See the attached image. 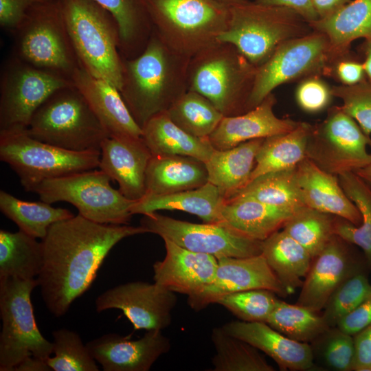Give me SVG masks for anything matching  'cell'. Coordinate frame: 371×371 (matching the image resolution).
<instances>
[{
	"instance_id": "6da1fadb",
	"label": "cell",
	"mask_w": 371,
	"mask_h": 371,
	"mask_svg": "<svg viewBox=\"0 0 371 371\" xmlns=\"http://www.w3.org/2000/svg\"><path fill=\"white\" fill-rule=\"evenodd\" d=\"M144 233L141 225L99 223L79 214L52 224L41 240L43 264L36 278L48 311L64 315L91 286L111 249L124 238Z\"/></svg>"
},
{
	"instance_id": "7a4b0ae2",
	"label": "cell",
	"mask_w": 371,
	"mask_h": 371,
	"mask_svg": "<svg viewBox=\"0 0 371 371\" xmlns=\"http://www.w3.org/2000/svg\"><path fill=\"white\" fill-rule=\"evenodd\" d=\"M190 60L170 49L153 30L141 54L123 58L120 92L141 128L188 90Z\"/></svg>"
},
{
	"instance_id": "3957f363",
	"label": "cell",
	"mask_w": 371,
	"mask_h": 371,
	"mask_svg": "<svg viewBox=\"0 0 371 371\" xmlns=\"http://www.w3.org/2000/svg\"><path fill=\"white\" fill-rule=\"evenodd\" d=\"M80 66L119 91L123 58L113 16L93 0H57Z\"/></svg>"
},
{
	"instance_id": "277c9868",
	"label": "cell",
	"mask_w": 371,
	"mask_h": 371,
	"mask_svg": "<svg viewBox=\"0 0 371 371\" xmlns=\"http://www.w3.org/2000/svg\"><path fill=\"white\" fill-rule=\"evenodd\" d=\"M257 67L233 45L218 42L190 58L188 89L205 97L223 115L248 111Z\"/></svg>"
},
{
	"instance_id": "5b68a950",
	"label": "cell",
	"mask_w": 371,
	"mask_h": 371,
	"mask_svg": "<svg viewBox=\"0 0 371 371\" xmlns=\"http://www.w3.org/2000/svg\"><path fill=\"white\" fill-rule=\"evenodd\" d=\"M153 30L177 54L190 59L218 43L229 6L216 0H145Z\"/></svg>"
},
{
	"instance_id": "8992f818",
	"label": "cell",
	"mask_w": 371,
	"mask_h": 371,
	"mask_svg": "<svg viewBox=\"0 0 371 371\" xmlns=\"http://www.w3.org/2000/svg\"><path fill=\"white\" fill-rule=\"evenodd\" d=\"M227 29L218 41L235 46L255 67L263 64L284 42L313 31L293 10L249 0L229 6Z\"/></svg>"
},
{
	"instance_id": "52a82bcc",
	"label": "cell",
	"mask_w": 371,
	"mask_h": 371,
	"mask_svg": "<svg viewBox=\"0 0 371 371\" xmlns=\"http://www.w3.org/2000/svg\"><path fill=\"white\" fill-rule=\"evenodd\" d=\"M27 132L40 141L77 152L100 151L109 136L75 85L49 95L33 114Z\"/></svg>"
},
{
	"instance_id": "ba28073f",
	"label": "cell",
	"mask_w": 371,
	"mask_h": 371,
	"mask_svg": "<svg viewBox=\"0 0 371 371\" xmlns=\"http://www.w3.org/2000/svg\"><path fill=\"white\" fill-rule=\"evenodd\" d=\"M11 34L12 55L30 65L70 79L80 67L57 0L34 6Z\"/></svg>"
},
{
	"instance_id": "9c48e42d",
	"label": "cell",
	"mask_w": 371,
	"mask_h": 371,
	"mask_svg": "<svg viewBox=\"0 0 371 371\" xmlns=\"http://www.w3.org/2000/svg\"><path fill=\"white\" fill-rule=\"evenodd\" d=\"M100 155V151L60 148L32 137L27 129L0 132V159L27 192L45 180L98 168Z\"/></svg>"
},
{
	"instance_id": "30bf717a",
	"label": "cell",
	"mask_w": 371,
	"mask_h": 371,
	"mask_svg": "<svg viewBox=\"0 0 371 371\" xmlns=\"http://www.w3.org/2000/svg\"><path fill=\"white\" fill-rule=\"evenodd\" d=\"M36 279L0 280V370L13 371L30 357L46 361L53 353V343L41 333L31 301Z\"/></svg>"
},
{
	"instance_id": "8fae6325",
	"label": "cell",
	"mask_w": 371,
	"mask_h": 371,
	"mask_svg": "<svg viewBox=\"0 0 371 371\" xmlns=\"http://www.w3.org/2000/svg\"><path fill=\"white\" fill-rule=\"evenodd\" d=\"M111 179L97 168L47 179L34 186L41 201L48 203L67 202L78 214L92 221L103 224L128 225L131 207L136 201L125 197L113 188Z\"/></svg>"
},
{
	"instance_id": "7c38bea8",
	"label": "cell",
	"mask_w": 371,
	"mask_h": 371,
	"mask_svg": "<svg viewBox=\"0 0 371 371\" xmlns=\"http://www.w3.org/2000/svg\"><path fill=\"white\" fill-rule=\"evenodd\" d=\"M337 56L327 36L318 31L284 42L257 67L248 111L284 83L312 75H324L330 63Z\"/></svg>"
},
{
	"instance_id": "4fadbf2b",
	"label": "cell",
	"mask_w": 371,
	"mask_h": 371,
	"mask_svg": "<svg viewBox=\"0 0 371 371\" xmlns=\"http://www.w3.org/2000/svg\"><path fill=\"white\" fill-rule=\"evenodd\" d=\"M371 137L341 106L328 109L326 118L312 125L306 157L322 170L338 176L371 162Z\"/></svg>"
},
{
	"instance_id": "5bb4252c",
	"label": "cell",
	"mask_w": 371,
	"mask_h": 371,
	"mask_svg": "<svg viewBox=\"0 0 371 371\" xmlns=\"http://www.w3.org/2000/svg\"><path fill=\"white\" fill-rule=\"evenodd\" d=\"M73 80L36 67L12 54L0 78V132L27 129L36 110L54 92Z\"/></svg>"
},
{
	"instance_id": "9a60e30c",
	"label": "cell",
	"mask_w": 371,
	"mask_h": 371,
	"mask_svg": "<svg viewBox=\"0 0 371 371\" xmlns=\"http://www.w3.org/2000/svg\"><path fill=\"white\" fill-rule=\"evenodd\" d=\"M140 225L183 248L217 259L262 254V241L248 238L223 222L193 223L155 212L144 215Z\"/></svg>"
},
{
	"instance_id": "2e32d148",
	"label": "cell",
	"mask_w": 371,
	"mask_h": 371,
	"mask_svg": "<svg viewBox=\"0 0 371 371\" xmlns=\"http://www.w3.org/2000/svg\"><path fill=\"white\" fill-rule=\"evenodd\" d=\"M250 289H267L284 297L289 295L260 254L218 258L213 280L188 295V304L192 309L201 311L226 295Z\"/></svg>"
},
{
	"instance_id": "e0dca14e",
	"label": "cell",
	"mask_w": 371,
	"mask_h": 371,
	"mask_svg": "<svg viewBox=\"0 0 371 371\" xmlns=\"http://www.w3.org/2000/svg\"><path fill=\"white\" fill-rule=\"evenodd\" d=\"M175 293L156 284L131 282L111 288L95 300L98 312L117 308L135 330H163L170 326L177 304Z\"/></svg>"
},
{
	"instance_id": "ac0fdd59",
	"label": "cell",
	"mask_w": 371,
	"mask_h": 371,
	"mask_svg": "<svg viewBox=\"0 0 371 371\" xmlns=\"http://www.w3.org/2000/svg\"><path fill=\"white\" fill-rule=\"evenodd\" d=\"M348 245L335 234L325 248L313 258L296 304L319 313L344 280L364 271L367 263L357 257Z\"/></svg>"
},
{
	"instance_id": "d6986e66",
	"label": "cell",
	"mask_w": 371,
	"mask_h": 371,
	"mask_svg": "<svg viewBox=\"0 0 371 371\" xmlns=\"http://www.w3.org/2000/svg\"><path fill=\"white\" fill-rule=\"evenodd\" d=\"M86 345L104 371H148L171 346L169 339L157 329L147 330L138 339L106 334Z\"/></svg>"
},
{
	"instance_id": "ffe728a7",
	"label": "cell",
	"mask_w": 371,
	"mask_h": 371,
	"mask_svg": "<svg viewBox=\"0 0 371 371\" xmlns=\"http://www.w3.org/2000/svg\"><path fill=\"white\" fill-rule=\"evenodd\" d=\"M99 168L119 185L127 199L146 194V173L152 153L142 137L109 136L100 147Z\"/></svg>"
},
{
	"instance_id": "44dd1931",
	"label": "cell",
	"mask_w": 371,
	"mask_h": 371,
	"mask_svg": "<svg viewBox=\"0 0 371 371\" xmlns=\"http://www.w3.org/2000/svg\"><path fill=\"white\" fill-rule=\"evenodd\" d=\"M162 239L166 253L163 260L153 265L156 284L174 293L189 295L213 280L218 265L216 257L188 250L168 238Z\"/></svg>"
},
{
	"instance_id": "7402d4cb",
	"label": "cell",
	"mask_w": 371,
	"mask_h": 371,
	"mask_svg": "<svg viewBox=\"0 0 371 371\" xmlns=\"http://www.w3.org/2000/svg\"><path fill=\"white\" fill-rule=\"evenodd\" d=\"M276 103V97L271 93L258 106L243 114L224 116L208 137L212 147L215 150H226L245 142L295 128L300 122L278 117L273 111Z\"/></svg>"
},
{
	"instance_id": "603a6c76",
	"label": "cell",
	"mask_w": 371,
	"mask_h": 371,
	"mask_svg": "<svg viewBox=\"0 0 371 371\" xmlns=\"http://www.w3.org/2000/svg\"><path fill=\"white\" fill-rule=\"evenodd\" d=\"M222 328L263 352L281 370L306 371L316 368L310 344L291 339L267 322L233 321Z\"/></svg>"
},
{
	"instance_id": "cb8c5ba5",
	"label": "cell",
	"mask_w": 371,
	"mask_h": 371,
	"mask_svg": "<svg viewBox=\"0 0 371 371\" xmlns=\"http://www.w3.org/2000/svg\"><path fill=\"white\" fill-rule=\"evenodd\" d=\"M71 79L109 136H142V128L135 122L117 87L93 76L80 66Z\"/></svg>"
},
{
	"instance_id": "d4e9b609",
	"label": "cell",
	"mask_w": 371,
	"mask_h": 371,
	"mask_svg": "<svg viewBox=\"0 0 371 371\" xmlns=\"http://www.w3.org/2000/svg\"><path fill=\"white\" fill-rule=\"evenodd\" d=\"M298 186L306 206L348 221L356 226L362 218L340 185L338 177L304 158L296 166Z\"/></svg>"
},
{
	"instance_id": "484cf974",
	"label": "cell",
	"mask_w": 371,
	"mask_h": 371,
	"mask_svg": "<svg viewBox=\"0 0 371 371\" xmlns=\"http://www.w3.org/2000/svg\"><path fill=\"white\" fill-rule=\"evenodd\" d=\"M225 196L208 182L200 188L166 194H146L131 207L133 214L146 215L158 210H180L199 217L203 223H220Z\"/></svg>"
},
{
	"instance_id": "4316f807",
	"label": "cell",
	"mask_w": 371,
	"mask_h": 371,
	"mask_svg": "<svg viewBox=\"0 0 371 371\" xmlns=\"http://www.w3.org/2000/svg\"><path fill=\"white\" fill-rule=\"evenodd\" d=\"M208 183L205 163L183 155H152L146 173V194L196 189Z\"/></svg>"
},
{
	"instance_id": "83f0119b",
	"label": "cell",
	"mask_w": 371,
	"mask_h": 371,
	"mask_svg": "<svg viewBox=\"0 0 371 371\" xmlns=\"http://www.w3.org/2000/svg\"><path fill=\"white\" fill-rule=\"evenodd\" d=\"M293 212L249 198L225 199L221 221L243 235L263 241L283 228Z\"/></svg>"
},
{
	"instance_id": "f1b7e54d",
	"label": "cell",
	"mask_w": 371,
	"mask_h": 371,
	"mask_svg": "<svg viewBox=\"0 0 371 371\" xmlns=\"http://www.w3.org/2000/svg\"><path fill=\"white\" fill-rule=\"evenodd\" d=\"M142 129L152 155L188 156L205 162L215 150L208 138L194 137L177 126L166 111L153 116Z\"/></svg>"
},
{
	"instance_id": "f546056e",
	"label": "cell",
	"mask_w": 371,
	"mask_h": 371,
	"mask_svg": "<svg viewBox=\"0 0 371 371\" xmlns=\"http://www.w3.org/2000/svg\"><path fill=\"white\" fill-rule=\"evenodd\" d=\"M265 138L243 142L233 148L214 150L206 161L208 182L227 199L249 181L256 156Z\"/></svg>"
},
{
	"instance_id": "4dcf8cb0",
	"label": "cell",
	"mask_w": 371,
	"mask_h": 371,
	"mask_svg": "<svg viewBox=\"0 0 371 371\" xmlns=\"http://www.w3.org/2000/svg\"><path fill=\"white\" fill-rule=\"evenodd\" d=\"M325 34L337 55L350 52L357 39L371 41V0H353L332 15L310 23Z\"/></svg>"
},
{
	"instance_id": "1f68e13d",
	"label": "cell",
	"mask_w": 371,
	"mask_h": 371,
	"mask_svg": "<svg viewBox=\"0 0 371 371\" xmlns=\"http://www.w3.org/2000/svg\"><path fill=\"white\" fill-rule=\"evenodd\" d=\"M262 254L291 294L301 288L313 257L282 229L262 241Z\"/></svg>"
},
{
	"instance_id": "d6a6232c",
	"label": "cell",
	"mask_w": 371,
	"mask_h": 371,
	"mask_svg": "<svg viewBox=\"0 0 371 371\" xmlns=\"http://www.w3.org/2000/svg\"><path fill=\"white\" fill-rule=\"evenodd\" d=\"M116 22L122 58H133L144 49L153 32L145 0H93Z\"/></svg>"
},
{
	"instance_id": "836d02e7",
	"label": "cell",
	"mask_w": 371,
	"mask_h": 371,
	"mask_svg": "<svg viewBox=\"0 0 371 371\" xmlns=\"http://www.w3.org/2000/svg\"><path fill=\"white\" fill-rule=\"evenodd\" d=\"M311 126L300 122L291 131L265 138L257 152L249 181L266 173L295 168L306 158Z\"/></svg>"
},
{
	"instance_id": "e575fe53",
	"label": "cell",
	"mask_w": 371,
	"mask_h": 371,
	"mask_svg": "<svg viewBox=\"0 0 371 371\" xmlns=\"http://www.w3.org/2000/svg\"><path fill=\"white\" fill-rule=\"evenodd\" d=\"M43 264V247L36 238L19 230H0V280L35 279Z\"/></svg>"
},
{
	"instance_id": "d590c367",
	"label": "cell",
	"mask_w": 371,
	"mask_h": 371,
	"mask_svg": "<svg viewBox=\"0 0 371 371\" xmlns=\"http://www.w3.org/2000/svg\"><path fill=\"white\" fill-rule=\"evenodd\" d=\"M337 177L345 193L360 212L362 221L356 226L336 217L335 234L359 247L363 252L367 266L371 269V188L355 172H345Z\"/></svg>"
},
{
	"instance_id": "8d00e7d4",
	"label": "cell",
	"mask_w": 371,
	"mask_h": 371,
	"mask_svg": "<svg viewBox=\"0 0 371 371\" xmlns=\"http://www.w3.org/2000/svg\"><path fill=\"white\" fill-rule=\"evenodd\" d=\"M249 198L291 212L306 206L296 177V167L262 175L226 199Z\"/></svg>"
},
{
	"instance_id": "74e56055",
	"label": "cell",
	"mask_w": 371,
	"mask_h": 371,
	"mask_svg": "<svg viewBox=\"0 0 371 371\" xmlns=\"http://www.w3.org/2000/svg\"><path fill=\"white\" fill-rule=\"evenodd\" d=\"M0 210L19 230L41 239L52 224L74 216L67 209L54 207L43 201H23L4 190L0 191Z\"/></svg>"
},
{
	"instance_id": "f35d334b",
	"label": "cell",
	"mask_w": 371,
	"mask_h": 371,
	"mask_svg": "<svg viewBox=\"0 0 371 371\" xmlns=\"http://www.w3.org/2000/svg\"><path fill=\"white\" fill-rule=\"evenodd\" d=\"M215 354L212 359L213 371H274L258 349L227 333L222 327L211 334Z\"/></svg>"
},
{
	"instance_id": "ab89813d",
	"label": "cell",
	"mask_w": 371,
	"mask_h": 371,
	"mask_svg": "<svg viewBox=\"0 0 371 371\" xmlns=\"http://www.w3.org/2000/svg\"><path fill=\"white\" fill-rule=\"evenodd\" d=\"M170 119L186 133L208 138L224 117L205 97L188 90L166 111Z\"/></svg>"
},
{
	"instance_id": "60d3db41",
	"label": "cell",
	"mask_w": 371,
	"mask_h": 371,
	"mask_svg": "<svg viewBox=\"0 0 371 371\" xmlns=\"http://www.w3.org/2000/svg\"><path fill=\"white\" fill-rule=\"evenodd\" d=\"M267 323L289 338L308 344L329 328L319 313L280 300L277 302Z\"/></svg>"
},
{
	"instance_id": "b9f144b4",
	"label": "cell",
	"mask_w": 371,
	"mask_h": 371,
	"mask_svg": "<svg viewBox=\"0 0 371 371\" xmlns=\"http://www.w3.org/2000/svg\"><path fill=\"white\" fill-rule=\"evenodd\" d=\"M336 217L304 206L293 213L282 229L303 246L313 258L335 235Z\"/></svg>"
},
{
	"instance_id": "7bdbcfd3",
	"label": "cell",
	"mask_w": 371,
	"mask_h": 371,
	"mask_svg": "<svg viewBox=\"0 0 371 371\" xmlns=\"http://www.w3.org/2000/svg\"><path fill=\"white\" fill-rule=\"evenodd\" d=\"M315 364L328 370L352 371L355 358L352 335L329 327L311 344Z\"/></svg>"
},
{
	"instance_id": "ee69618b",
	"label": "cell",
	"mask_w": 371,
	"mask_h": 371,
	"mask_svg": "<svg viewBox=\"0 0 371 371\" xmlns=\"http://www.w3.org/2000/svg\"><path fill=\"white\" fill-rule=\"evenodd\" d=\"M53 357L46 360L54 371H98L96 361L84 345L80 335L61 328L52 332Z\"/></svg>"
},
{
	"instance_id": "f6af8a7d",
	"label": "cell",
	"mask_w": 371,
	"mask_h": 371,
	"mask_svg": "<svg viewBox=\"0 0 371 371\" xmlns=\"http://www.w3.org/2000/svg\"><path fill=\"white\" fill-rule=\"evenodd\" d=\"M371 295V283L364 271L344 280L331 294L322 312L329 327H335L347 315Z\"/></svg>"
},
{
	"instance_id": "bcb514c9",
	"label": "cell",
	"mask_w": 371,
	"mask_h": 371,
	"mask_svg": "<svg viewBox=\"0 0 371 371\" xmlns=\"http://www.w3.org/2000/svg\"><path fill=\"white\" fill-rule=\"evenodd\" d=\"M267 289H250L226 295L216 302L239 320L267 322L278 298Z\"/></svg>"
},
{
	"instance_id": "7dc6e473",
	"label": "cell",
	"mask_w": 371,
	"mask_h": 371,
	"mask_svg": "<svg viewBox=\"0 0 371 371\" xmlns=\"http://www.w3.org/2000/svg\"><path fill=\"white\" fill-rule=\"evenodd\" d=\"M333 94L341 101V108L369 137L371 135V82L368 80L352 86H333Z\"/></svg>"
},
{
	"instance_id": "c3c4849f",
	"label": "cell",
	"mask_w": 371,
	"mask_h": 371,
	"mask_svg": "<svg viewBox=\"0 0 371 371\" xmlns=\"http://www.w3.org/2000/svg\"><path fill=\"white\" fill-rule=\"evenodd\" d=\"M332 87L321 77L312 75L300 80L295 91L298 106L308 113H317L328 108L333 98Z\"/></svg>"
},
{
	"instance_id": "681fc988",
	"label": "cell",
	"mask_w": 371,
	"mask_h": 371,
	"mask_svg": "<svg viewBox=\"0 0 371 371\" xmlns=\"http://www.w3.org/2000/svg\"><path fill=\"white\" fill-rule=\"evenodd\" d=\"M324 75L333 77L344 86L355 85L367 80L363 62L354 58L350 52L336 56Z\"/></svg>"
},
{
	"instance_id": "f907efd6",
	"label": "cell",
	"mask_w": 371,
	"mask_h": 371,
	"mask_svg": "<svg viewBox=\"0 0 371 371\" xmlns=\"http://www.w3.org/2000/svg\"><path fill=\"white\" fill-rule=\"evenodd\" d=\"M48 0H0V25L12 33L34 6Z\"/></svg>"
},
{
	"instance_id": "816d5d0a",
	"label": "cell",
	"mask_w": 371,
	"mask_h": 371,
	"mask_svg": "<svg viewBox=\"0 0 371 371\" xmlns=\"http://www.w3.org/2000/svg\"><path fill=\"white\" fill-rule=\"evenodd\" d=\"M371 324V295L337 324L344 332L352 336Z\"/></svg>"
},
{
	"instance_id": "f5cc1de1",
	"label": "cell",
	"mask_w": 371,
	"mask_h": 371,
	"mask_svg": "<svg viewBox=\"0 0 371 371\" xmlns=\"http://www.w3.org/2000/svg\"><path fill=\"white\" fill-rule=\"evenodd\" d=\"M353 337L355 358L352 370L371 371V324Z\"/></svg>"
},
{
	"instance_id": "db71d44e",
	"label": "cell",
	"mask_w": 371,
	"mask_h": 371,
	"mask_svg": "<svg viewBox=\"0 0 371 371\" xmlns=\"http://www.w3.org/2000/svg\"><path fill=\"white\" fill-rule=\"evenodd\" d=\"M254 1L262 5L280 6L293 10L309 23L319 19L312 0H254Z\"/></svg>"
},
{
	"instance_id": "11a10c76",
	"label": "cell",
	"mask_w": 371,
	"mask_h": 371,
	"mask_svg": "<svg viewBox=\"0 0 371 371\" xmlns=\"http://www.w3.org/2000/svg\"><path fill=\"white\" fill-rule=\"evenodd\" d=\"M350 1L351 0H312V2L319 19L332 15Z\"/></svg>"
},
{
	"instance_id": "9f6ffc18",
	"label": "cell",
	"mask_w": 371,
	"mask_h": 371,
	"mask_svg": "<svg viewBox=\"0 0 371 371\" xmlns=\"http://www.w3.org/2000/svg\"><path fill=\"white\" fill-rule=\"evenodd\" d=\"M14 370L18 371H49L52 370L46 361L30 357L18 365Z\"/></svg>"
},
{
	"instance_id": "6f0895ef",
	"label": "cell",
	"mask_w": 371,
	"mask_h": 371,
	"mask_svg": "<svg viewBox=\"0 0 371 371\" xmlns=\"http://www.w3.org/2000/svg\"><path fill=\"white\" fill-rule=\"evenodd\" d=\"M360 49L363 56L362 62L367 80L371 82V41L364 40L361 45Z\"/></svg>"
},
{
	"instance_id": "680465c9",
	"label": "cell",
	"mask_w": 371,
	"mask_h": 371,
	"mask_svg": "<svg viewBox=\"0 0 371 371\" xmlns=\"http://www.w3.org/2000/svg\"><path fill=\"white\" fill-rule=\"evenodd\" d=\"M355 172L371 188V162Z\"/></svg>"
},
{
	"instance_id": "91938a15",
	"label": "cell",
	"mask_w": 371,
	"mask_h": 371,
	"mask_svg": "<svg viewBox=\"0 0 371 371\" xmlns=\"http://www.w3.org/2000/svg\"><path fill=\"white\" fill-rule=\"evenodd\" d=\"M225 5H227L228 6H232L236 4L241 3L243 2H245L248 0H216Z\"/></svg>"
}]
</instances>
